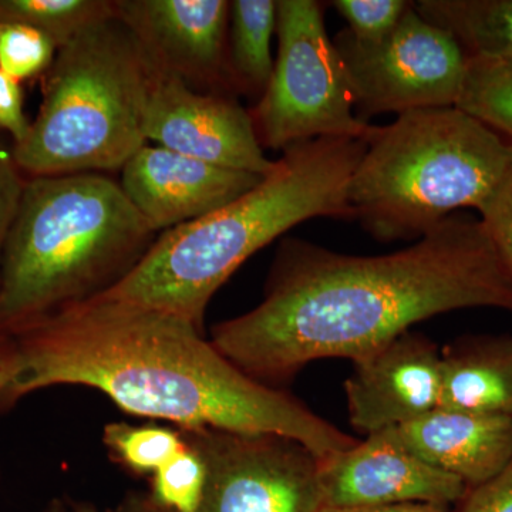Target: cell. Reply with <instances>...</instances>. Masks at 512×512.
I'll return each mask as SVG.
<instances>
[{"mask_svg":"<svg viewBox=\"0 0 512 512\" xmlns=\"http://www.w3.org/2000/svg\"><path fill=\"white\" fill-rule=\"evenodd\" d=\"M103 440L120 463L138 474L156 473L187 447L180 431L127 423L109 424Z\"/></svg>","mask_w":512,"mask_h":512,"instance_id":"cell-21","label":"cell"},{"mask_svg":"<svg viewBox=\"0 0 512 512\" xmlns=\"http://www.w3.org/2000/svg\"><path fill=\"white\" fill-rule=\"evenodd\" d=\"M460 512H512V461L487 483L468 488Z\"/></svg>","mask_w":512,"mask_h":512,"instance_id":"cell-26","label":"cell"},{"mask_svg":"<svg viewBox=\"0 0 512 512\" xmlns=\"http://www.w3.org/2000/svg\"><path fill=\"white\" fill-rule=\"evenodd\" d=\"M278 57L251 110L262 147L282 150L316 138L367 140L373 127L357 119L338 49L315 0H278Z\"/></svg>","mask_w":512,"mask_h":512,"instance_id":"cell-7","label":"cell"},{"mask_svg":"<svg viewBox=\"0 0 512 512\" xmlns=\"http://www.w3.org/2000/svg\"><path fill=\"white\" fill-rule=\"evenodd\" d=\"M262 178L147 143L121 168L120 187L151 231L158 232L221 210Z\"/></svg>","mask_w":512,"mask_h":512,"instance_id":"cell-14","label":"cell"},{"mask_svg":"<svg viewBox=\"0 0 512 512\" xmlns=\"http://www.w3.org/2000/svg\"><path fill=\"white\" fill-rule=\"evenodd\" d=\"M441 369L440 409L512 417V336L457 340Z\"/></svg>","mask_w":512,"mask_h":512,"instance_id":"cell-16","label":"cell"},{"mask_svg":"<svg viewBox=\"0 0 512 512\" xmlns=\"http://www.w3.org/2000/svg\"><path fill=\"white\" fill-rule=\"evenodd\" d=\"M325 507L458 503L468 487L404 446L396 429L370 434L348 450L320 457Z\"/></svg>","mask_w":512,"mask_h":512,"instance_id":"cell-12","label":"cell"},{"mask_svg":"<svg viewBox=\"0 0 512 512\" xmlns=\"http://www.w3.org/2000/svg\"><path fill=\"white\" fill-rule=\"evenodd\" d=\"M19 356L13 336L0 335V397L18 372Z\"/></svg>","mask_w":512,"mask_h":512,"instance_id":"cell-29","label":"cell"},{"mask_svg":"<svg viewBox=\"0 0 512 512\" xmlns=\"http://www.w3.org/2000/svg\"><path fill=\"white\" fill-rule=\"evenodd\" d=\"M365 150L366 141L355 138L285 148L255 188L207 217L164 231L99 296L170 313L202 330L212 296L259 249L312 218L353 220L349 185Z\"/></svg>","mask_w":512,"mask_h":512,"instance_id":"cell-3","label":"cell"},{"mask_svg":"<svg viewBox=\"0 0 512 512\" xmlns=\"http://www.w3.org/2000/svg\"><path fill=\"white\" fill-rule=\"evenodd\" d=\"M144 136L147 143L217 167L261 177L275 167L256 136L251 111L227 94L198 92L154 70Z\"/></svg>","mask_w":512,"mask_h":512,"instance_id":"cell-10","label":"cell"},{"mask_svg":"<svg viewBox=\"0 0 512 512\" xmlns=\"http://www.w3.org/2000/svg\"><path fill=\"white\" fill-rule=\"evenodd\" d=\"M512 144L458 107L400 114L373 127L349 185L353 220L376 239H419L488 197Z\"/></svg>","mask_w":512,"mask_h":512,"instance_id":"cell-5","label":"cell"},{"mask_svg":"<svg viewBox=\"0 0 512 512\" xmlns=\"http://www.w3.org/2000/svg\"><path fill=\"white\" fill-rule=\"evenodd\" d=\"M396 433L414 454L468 488L487 483L512 461L511 416L439 407Z\"/></svg>","mask_w":512,"mask_h":512,"instance_id":"cell-15","label":"cell"},{"mask_svg":"<svg viewBox=\"0 0 512 512\" xmlns=\"http://www.w3.org/2000/svg\"><path fill=\"white\" fill-rule=\"evenodd\" d=\"M151 508V507H150ZM150 512H157L154 508H151Z\"/></svg>","mask_w":512,"mask_h":512,"instance_id":"cell-31","label":"cell"},{"mask_svg":"<svg viewBox=\"0 0 512 512\" xmlns=\"http://www.w3.org/2000/svg\"><path fill=\"white\" fill-rule=\"evenodd\" d=\"M322 512H448L446 507L433 504L409 503L377 505V507L323 508Z\"/></svg>","mask_w":512,"mask_h":512,"instance_id":"cell-30","label":"cell"},{"mask_svg":"<svg viewBox=\"0 0 512 512\" xmlns=\"http://www.w3.org/2000/svg\"><path fill=\"white\" fill-rule=\"evenodd\" d=\"M180 433L207 468L197 512H322L325 508L320 457L299 441L215 429Z\"/></svg>","mask_w":512,"mask_h":512,"instance_id":"cell-9","label":"cell"},{"mask_svg":"<svg viewBox=\"0 0 512 512\" xmlns=\"http://www.w3.org/2000/svg\"><path fill=\"white\" fill-rule=\"evenodd\" d=\"M154 235L109 177L25 181L0 262V335L107 291L146 255Z\"/></svg>","mask_w":512,"mask_h":512,"instance_id":"cell-4","label":"cell"},{"mask_svg":"<svg viewBox=\"0 0 512 512\" xmlns=\"http://www.w3.org/2000/svg\"><path fill=\"white\" fill-rule=\"evenodd\" d=\"M114 13L137 40L154 72L194 90L235 89L228 64L231 2L114 0Z\"/></svg>","mask_w":512,"mask_h":512,"instance_id":"cell-11","label":"cell"},{"mask_svg":"<svg viewBox=\"0 0 512 512\" xmlns=\"http://www.w3.org/2000/svg\"><path fill=\"white\" fill-rule=\"evenodd\" d=\"M412 3L406 0H336L332 5L348 22V32L353 39L373 43L396 28Z\"/></svg>","mask_w":512,"mask_h":512,"instance_id":"cell-24","label":"cell"},{"mask_svg":"<svg viewBox=\"0 0 512 512\" xmlns=\"http://www.w3.org/2000/svg\"><path fill=\"white\" fill-rule=\"evenodd\" d=\"M414 8L456 37L468 57L512 60V0H419Z\"/></svg>","mask_w":512,"mask_h":512,"instance_id":"cell-17","label":"cell"},{"mask_svg":"<svg viewBox=\"0 0 512 512\" xmlns=\"http://www.w3.org/2000/svg\"><path fill=\"white\" fill-rule=\"evenodd\" d=\"M116 16L110 0H0V22L45 33L57 49L96 23Z\"/></svg>","mask_w":512,"mask_h":512,"instance_id":"cell-19","label":"cell"},{"mask_svg":"<svg viewBox=\"0 0 512 512\" xmlns=\"http://www.w3.org/2000/svg\"><path fill=\"white\" fill-rule=\"evenodd\" d=\"M470 308L512 312V276L480 218L460 211L393 254L345 255L286 239L262 302L214 326L211 343L268 384L313 360L355 362L414 323Z\"/></svg>","mask_w":512,"mask_h":512,"instance_id":"cell-1","label":"cell"},{"mask_svg":"<svg viewBox=\"0 0 512 512\" xmlns=\"http://www.w3.org/2000/svg\"><path fill=\"white\" fill-rule=\"evenodd\" d=\"M441 352L420 333L404 332L353 362L345 382L349 421L370 436L439 409Z\"/></svg>","mask_w":512,"mask_h":512,"instance_id":"cell-13","label":"cell"},{"mask_svg":"<svg viewBox=\"0 0 512 512\" xmlns=\"http://www.w3.org/2000/svg\"><path fill=\"white\" fill-rule=\"evenodd\" d=\"M278 22L275 0H234L229 13L228 64L235 90L265 92L275 60L272 37Z\"/></svg>","mask_w":512,"mask_h":512,"instance_id":"cell-18","label":"cell"},{"mask_svg":"<svg viewBox=\"0 0 512 512\" xmlns=\"http://www.w3.org/2000/svg\"><path fill=\"white\" fill-rule=\"evenodd\" d=\"M153 69L116 16L57 49L28 137L13 148L32 177L121 170L147 144Z\"/></svg>","mask_w":512,"mask_h":512,"instance_id":"cell-6","label":"cell"},{"mask_svg":"<svg viewBox=\"0 0 512 512\" xmlns=\"http://www.w3.org/2000/svg\"><path fill=\"white\" fill-rule=\"evenodd\" d=\"M458 109L512 144V60L468 57Z\"/></svg>","mask_w":512,"mask_h":512,"instance_id":"cell-20","label":"cell"},{"mask_svg":"<svg viewBox=\"0 0 512 512\" xmlns=\"http://www.w3.org/2000/svg\"><path fill=\"white\" fill-rule=\"evenodd\" d=\"M56 53L45 33L22 23L0 22V70L18 82L49 70Z\"/></svg>","mask_w":512,"mask_h":512,"instance_id":"cell-23","label":"cell"},{"mask_svg":"<svg viewBox=\"0 0 512 512\" xmlns=\"http://www.w3.org/2000/svg\"><path fill=\"white\" fill-rule=\"evenodd\" d=\"M477 211L495 251L512 276V158Z\"/></svg>","mask_w":512,"mask_h":512,"instance_id":"cell-25","label":"cell"},{"mask_svg":"<svg viewBox=\"0 0 512 512\" xmlns=\"http://www.w3.org/2000/svg\"><path fill=\"white\" fill-rule=\"evenodd\" d=\"M19 171L12 156L0 153V262H2L10 225L18 210L20 195L25 185Z\"/></svg>","mask_w":512,"mask_h":512,"instance_id":"cell-28","label":"cell"},{"mask_svg":"<svg viewBox=\"0 0 512 512\" xmlns=\"http://www.w3.org/2000/svg\"><path fill=\"white\" fill-rule=\"evenodd\" d=\"M12 336L18 372L0 407L36 390L76 384L100 390L124 412L181 430L276 434L319 457L357 443L291 394L252 379L202 330L170 313L97 295Z\"/></svg>","mask_w":512,"mask_h":512,"instance_id":"cell-2","label":"cell"},{"mask_svg":"<svg viewBox=\"0 0 512 512\" xmlns=\"http://www.w3.org/2000/svg\"><path fill=\"white\" fill-rule=\"evenodd\" d=\"M345 66L357 119L456 107L468 69L466 50L420 16L414 2L384 39L363 43L348 29L333 37Z\"/></svg>","mask_w":512,"mask_h":512,"instance_id":"cell-8","label":"cell"},{"mask_svg":"<svg viewBox=\"0 0 512 512\" xmlns=\"http://www.w3.org/2000/svg\"><path fill=\"white\" fill-rule=\"evenodd\" d=\"M30 124L20 82L0 70V130L8 131L16 146L28 137Z\"/></svg>","mask_w":512,"mask_h":512,"instance_id":"cell-27","label":"cell"},{"mask_svg":"<svg viewBox=\"0 0 512 512\" xmlns=\"http://www.w3.org/2000/svg\"><path fill=\"white\" fill-rule=\"evenodd\" d=\"M83 512H90V511H83Z\"/></svg>","mask_w":512,"mask_h":512,"instance_id":"cell-32","label":"cell"},{"mask_svg":"<svg viewBox=\"0 0 512 512\" xmlns=\"http://www.w3.org/2000/svg\"><path fill=\"white\" fill-rule=\"evenodd\" d=\"M205 480L204 461L187 444L181 453L154 473L151 505L164 512H197Z\"/></svg>","mask_w":512,"mask_h":512,"instance_id":"cell-22","label":"cell"}]
</instances>
